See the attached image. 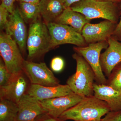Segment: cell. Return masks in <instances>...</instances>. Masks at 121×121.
Returning a JSON list of instances; mask_svg holds the SVG:
<instances>
[{
  "instance_id": "obj_21",
  "label": "cell",
  "mask_w": 121,
  "mask_h": 121,
  "mask_svg": "<svg viewBox=\"0 0 121 121\" xmlns=\"http://www.w3.org/2000/svg\"><path fill=\"white\" fill-rule=\"evenodd\" d=\"M107 84L121 93V62L113 69L108 77Z\"/></svg>"
},
{
  "instance_id": "obj_23",
  "label": "cell",
  "mask_w": 121,
  "mask_h": 121,
  "mask_svg": "<svg viewBox=\"0 0 121 121\" xmlns=\"http://www.w3.org/2000/svg\"><path fill=\"white\" fill-rule=\"evenodd\" d=\"M65 62L62 58L60 56L54 57L50 63L51 68L54 72H59L62 70L64 67Z\"/></svg>"
},
{
  "instance_id": "obj_1",
  "label": "cell",
  "mask_w": 121,
  "mask_h": 121,
  "mask_svg": "<svg viewBox=\"0 0 121 121\" xmlns=\"http://www.w3.org/2000/svg\"><path fill=\"white\" fill-rule=\"evenodd\" d=\"M110 111L108 105L94 95L84 98L79 103L62 114L60 121H101Z\"/></svg>"
},
{
  "instance_id": "obj_10",
  "label": "cell",
  "mask_w": 121,
  "mask_h": 121,
  "mask_svg": "<svg viewBox=\"0 0 121 121\" xmlns=\"http://www.w3.org/2000/svg\"><path fill=\"white\" fill-rule=\"evenodd\" d=\"M25 22L21 15L19 8L14 9L9 17V21L5 30L17 44L22 54L27 48L28 35Z\"/></svg>"
},
{
  "instance_id": "obj_24",
  "label": "cell",
  "mask_w": 121,
  "mask_h": 121,
  "mask_svg": "<svg viewBox=\"0 0 121 121\" xmlns=\"http://www.w3.org/2000/svg\"><path fill=\"white\" fill-rule=\"evenodd\" d=\"M9 13L4 7L0 5V27L1 30L5 29L9 21Z\"/></svg>"
},
{
  "instance_id": "obj_28",
  "label": "cell",
  "mask_w": 121,
  "mask_h": 121,
  "mask_svg": "<svg viewBox=\"0 0 121 121\" xmlns=\"http://www.w3.org/2000/svg\"><path fill=\"white\" fill-rule=\"evenodd\" d=\"M36 121H60L58 118H55L46 114Z\"/></svg>"
},
{
  "instance_id": "obj_31",
  "label": "cell",
  "mask_w": 121,
  "mask_h": 121,
  "mask_svg": "<svg viewBox=\"0 0 121 121\" xmlns=\"http://www.w3.org/2000/svg\"><path fill=\"white\" fill-rule=\"evenodd\" d=\"M101 1H111L114 2H121V0H99Z\"/></svg>"
},
{
  "instance_id": "obj_6",
  "label": "cell",
  "mask_w": 121,
  "mask_h": 121,
  "mask_svg": "<svg viewBox=\"0 0 121 121\" xmlns=\"http://www.w3.org/2000/svg\"><path fill=\"white\" fill-rule=\"evenodd\" d=\"M108 46V41L89 44L84 47H75L74 51L82 56L88 63L94 72L95 80L99 84L107 83V79L102 70L100 62L101 52Z\"/></svg>"
},
{
  "instance_id": "obj_12",
  "label": "cell",
  "mask_w": 121,
  "mask_h": 121,
  "mask_svg": "<svg viewBox=\"0 0 121 121\" xmlns=\"http://www.w3.org/2000/svg\"><path fill=\"white\" fill-rule=\"evenodd\" d=\"M84 98L73 93L40 102L47 115L58 118L62 114L78 104Z\"/></svg>"
},
{
  "instance_id": "obj_30",
  "label": "cell",
  "mask_w": 121,
  "mask_h": 121,
  "mask_svg": "<svg viewBox=\"0 0 121 121\" xmlns=\"http://www.w3.org/2000/svg\"><path fill=\"white\" fill-rule=\"evenodd\" d=\"M20 2L32 3V4H39L40 0H17Z\"/></svg>"
},
{
  "instance_id": "obj_5",
  "label": "cell",
  "mask_w": 121,
  "mask_h": 121,
  "mask_svg": "<svg viewBox=\"0 0 121 121\" xmlns=\"http://www.w3.org/2000/svg\"><path fill=\"white\" fill-rule=\"evenodd\" d=\"M0 53L9 71L12 75L23 71L24 59L19 46L10 35L5 32L0 35Z\"/></svg>"
},
{
  "instance_id": "obj_19",
  "label": "cell",
  "mask_w": 121,
  "mask_h": 121,
  "mask_svg": "<svg viewBox=\"0 0 121 121\" xmlns=\"http://www.w3.org/2000/svg\"><path fill=\"white\" fill-rule=\"evenodd\" d=\"M17 104L7 99H0V121H17Z\"/></svg>"
},
{
  "instance_id": "obj_15",
  "label": "cell",
  "mask_w": 121,
  "mask_h": 121,
  "mask_svg": "<svg viewBox=\"0 0 121 121\" xmlns=\"http://www.w3.org/2000/svg\"><path fill=\"white\" fill-rule=\"evenodd\" d=\"M73 93L67 84L44 86L30 84L27 94L39 101L64 96Z\"/></svg>"
},
{
  "instance_id": "obj_26",
  "label": "cell",
  "mask_w": 121,
  "mask_h": 121,
  "mask_svg": "<svg viewBox=\"0 0 121 121\" xmlns=\"http://www.w3.org/2000/svg\"><path fill=\"white\" fill-rule=\"evenodd\" d=\"M1 4L8 11L9 13H12L14 10V4L16 1L17 0H1Z\"/></svg>"
},
{
  "instance_id": "obj_7",
  "label": "cell",
  "mask_w": 121,
  "mask_h": 121,
  "mask_svg": "<svg viewBox=\"0 0 121 121\" xmlns=\"http://www.w3.org/2000/svg\"><path fill=\"white\" fill-rule=\"evenodd\" d=\"M47 24L53 48L66 44H73L78 47L87 45L82 35L71 26L55 22Z\"/></svg>"
},
{
  "instance_id": "obj_13",
  "label": "cell",
  "mask_w": 121,
  "mask_h": 121,
  "mask_svg": "<svg viewBox=\"0 0 121 121\" xmlns=\"http://www.w3.org/2000/svg\"><path fill=\"white\" fill-rule=\"evenodd\" d=\"M17 121H36L47 114L39 101L26 93L17 104Z\"/></svg>"
},
{
  "instance_id": "obj_27",
  "label": "cell",
  "mask_w": 121,
  "mask_h": 121,
  "mask_svg": "<svg viewBox=\"0 0 121 121\" xmlns=\"http://www.w3.org/2000/svg\"><path fill=\"white\" fill-rule=\"evenodd\" d=\"M112 36L118 41L121 40V16Z\"/></svg>"
},
{
  "instance_id": "obj_17",
  "label": "cell",
  "mask_w": 121,
  "mask_h": 121,
  "mask_svg": "<svg viewBox=\"0 0 121 121\" xmlns=\"http://www.w3.org/2000/svg\"><path fill=\"white\" fill-rule=\"evenodd\" d=\"M40 16L46 24L55 22L65 8L64 0H40Z\"/></svg>"
},
{
  "instance_id": "obj_3",
  "label": "cell",
  "mask_w": 121,
  "mask_h": 121,
  "mask_svg": "<svg viewBox=\"0 0 121 121\" xmlns=\"http://www.w3.org/2000/svg\"><path fill=\"white\" fill-rule=\"evenodd\" d=\"M26 45L28 52L27 60L31 61L53 48L47 24L40 17L30 24Z\"/></svg>"
},
{
  "instance_id": "obj_4",
  "label": "cell",
  "mask_w": 121,
  "mask_h": 121,
  "mask_svg": "<svg viewBox=\"0 0 121 121\" xmlns=\"http://www.w3.org/2000/svg\"><path fill=\"white\" fill-rule=\"evenodd\" d=\"M73 11L84 15L87 19L102 18L118 24L121 14L115 2L99 0H86L73 4Z\"/></svg>"
},
{
  "instance_id": "obj_18",
  "label": "cell",
  "mask_w": 121,
  "mask_h": 121,
  "mask_svg": "<svg viewBox=\"0 0 121 121\" xmlns=\"http://www.w3.org/2000/svg\"><path fill=\"white\" fill-rule=\"evenodd\" d=\"M90 21L84 15L73 11L70 7L65 9L55 23L71 26L82 34L83 27Z\"/></svg>"
},
{
  "instance_id": "obj_29",
  "label": "cell",
  "mask_w": 121,
  "mask_h": 121,
  "mask_svg": "<svg viewBox=\"0 0 121 121\" xmlns=\"http://www.w3.org/2000/svg\"><path fill=\"white\" fill-rule=\"evenodd\" d=\"M84 0H64L65 8L66 9L70 8L72 4Z\"/></svg>"
},
{
  "instance_id": "obj_14",
  "label": "cell",
  "mask_w": 121,
  "mask_h": 121,
  "mask_svg": "<svg viewBox=\"0 0 121 121\" xmlns=\"http://www.w3.org/2000/svg\"><path fill=\"white\" fill-rule=\"evenodd\" d=\"M108 42V47L101 54L100 62L103 73L108 78L114 68L121 62V43L112 36Z\"/></svg>"
},
{
  "instance_id": "obj_9",
  "label": "cell",
  "mask_w": 121,
  "mask_h": 121,
  "mask_svg": "<svg viewBox=\"0 0 121 121\" xmlns=\"http://www.w3.org/2000/svg\"><path fill=\"white\" fill-rule=\"evenodd\" d=\"M28 79L23 71L13 75L8 82L0 86V99H8L18 104L27 93L30 85Z\"/></svg>"
},
{
  "instance_id": "obj_8",
  "label": "cell",
  "mask_w": 121,
  "mask_h": 121,
  "mask_svg": "<svg viewBox=\"0 0 121 121\" xmlns=\"http://www.w3.org/2000/svg\"><path fill=\"white\" fill-rule=\"evenodd\" d=\"M23 71L30 84L44 86H55L60 84V80L45 63H35L25 60Z\"/></svg>"
},
{
  "instance_id": "obj_25",
  "label": "cell",
  "mask_w": 121,
  "mask_h": 121,
  "mask_svg": "<svg viewBox=\"0 0 121 121\" xmlns=\"http://www.w3.org/2000/svg\"><path fill=\"white\" fill-rule=\"evenodd\" d=\"M101 121H121V111H110L102 118Z\"/></svg>"
},
{
  "instance_id": "obj_16",
  "label": "cell",
  "mask_w": 121,
  "mask_h": 121,
  "mask_svg": "<svg viewBox=\"0 0 121 121\" xmlns=\"http://www.w3.org/2000/svg\"><path fill=\"white\" fill-rule=\"evenodd\" d=\"M94 95L104 101L108 105L110 111H121V93L107 84L94 83Z\"/></svg>"
},
{
  "instance_id": "obj_20",
  "label": "cell",
  "mask_w": 121,
  "mask_h": 121,
  "mask_svg": "<svg viewBox=\"0 0 121 121\" xmlns=\"http://www.w3.org/2000/svg\"><path fill=\"white\" fill-rule=\"evenodd\" d=\"M20 13L25 23H31L40 17L39 4L20 2Z\"/></svg>"
},
{
  "instance_id": "obj_2",
  "label": "cell",
  "mask_w": 121,
  "mask_h": 121,
  "mask_svg": "<svg viewBox=\"0 0 121 121\" xmlns=\"http://www.w3.org/2000/svg\"><path fill=\"white\" fill-rule=\"evenodd\" d=\"M72 57L76 64L75 73L67 79V84L74 93L83 97L94 95L95 80L94 72L88 63L81 56L74 53Z\"/></svg>"
},
{
  "instance_id": "obj_22",
  "label": "cell",
  "mask_w": 121,
  "mask_h": 121,
  "mask_svg": "<svg viewBox=\"0 0 121 121\" xmlns=\"http://www.w3.org/2000/svg\"><path fill=\"white\" fill-rule=\"evenodd\" d=\"M12 75L9 71L2 58L0 59V86L8 82Z\"/></svg>"
},
{
  "instance_id": "obj_11",
  "label": "cell",
  "mask_w": 121,
  "mask_h": 121,
  "mask_svg": "<svg viewBox=\"0 0 121 121\" xmlns=\"http://www.w3.org/2000/svg\"><path fill=\"white\" fill-rule=\"evenodd\" d=\"M117 24L105 20L97 24H86L82 35L87 44L108 41L112 36Z\"/></svg>"
}]
</instances>
